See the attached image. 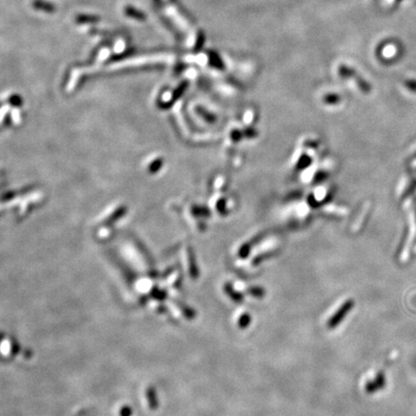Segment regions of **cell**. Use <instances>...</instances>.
Instances as JSON below:
<instances>
[{
  "label": "cell",
  "mask_w": 416,
  "mask_h": 416,
  "mask_svg": "<svg viewBox=\"0 0 416 416\" xmlns=\"http://www.w3.org/2000/svg\"><path fill=\"white\" fill-rule=\"evenodd\" d=\"M414 211H415V218H416V199H415V201H414Z\"/></svg>",
  "instance_id": "52a82bcc"
},
{
  "label": "cell",
  "mask_w": 416,
  "mask_h": 416,
  "mask_svg": "<svg viewBox=\"0 0 416 416\" xmlns=\"http://www.w3.org/2000/svg\"><path fill=\"white\" fill-rule=\"evenodd\" d=\"M163 1H165V2H169L170 0H163Z\"/></svg>",
  "instance_id": "ba28073f"
},
{
  "label": "cell",
  "mask_w": 416,
  "mask_h": 416,
  "mask_svg": "<svg viewBox=\"0 0 416 416\" xmlns=\"http://www.w3.org/2000/svg\"><path fill=\"white\" fill-rule=\"evenodd\" d=\"M354 305V302L352 299L347 300L346 302H344L343 304L340 306V308L335 312L333 314V317L328 321V324H327L328 328L329 329H334L335 327H337L345 318V315L351 311V309L353 308Z\"/></svg>",
  "instance_id": "6da1fadb"
},
{
  "label": "cell",
  "mask_w": 416,
  "mask_h": 416,
  "mask_svg": "<svg viewBox=\"0 0 416 416\" xmlns=\"http://www.w3.org/2000/svg\"><path fill=\"white\" fill-rule=\"evenodd\" d=\"M248 291H249V294H250V295L253 296V297H255V298H262V297H264V295H265L264 289L261 288V287H258V286L250 287V288H249Z\"/></svg>",
  "instance_id": "277c9868"
},
{
  "label": "cell",
  "mask_w": 416,
  "mask_h": 416,
  "mask_svg": "<svg viewBox=\"0 0 416 416\" xmlns=\"http://www.w3.org/2000/svg\"><path fill=\"white\" fill-rule=\"evenodd\" d=\"M250 314L245 313V314H243V315L240 317L239 321H238V326H239L241 329H245V328H247V327L250 325Z\"/></svg>",
  "instance_id": "5b68a950"
},
{
  "label": "cell",
  "mask_w": 416,
  "mask_h": 416,
  "mask_svg": "<svg viewBox=\"0 0 416 416\" xmlns=\"http://www.w3.org/2000/svg\"><path fill=\"white\" fill-rule=\"evenodd\" d=\"M225 289H226L227 293L229 294V297H230L234 302H242V301H243V296H242L240 293H238V292L234 291L233 288H232L229 284L226 285Z\"/></svg>",
  "instance_id": "3957f363"
},
{
  "label": "cell",
  "mask_w": 416,
  "mask_h": 416,
  "mask_svg": "<svg viewBox=\"0 0 416 416\" xmlns=\"http://www.w3.org/2000/svg\"><path fill=\"white\" fill-rule=\"evenodd\" d=\"M385 383H386V381H385L384 372H380V373H378L377 376H376L374 381H369V382L366 384L365 390H366L367 393L372 394V393H374L376 391L384 388Z\"/></svg>",
  "instance_id": "7a4b0ae2"
},
{
  "label": "cell",
  "mask_w": 416,
  "mask_h": 416,
  "mask_svg": "<svg viewBox=\"0 0 416 416\" xmlns=\"http://www.w3.org/2000/svg\"><path fill=\"white\" fill-rule=\"evenodd\" d=\"M405 85L408 90L416 93V80H407Z\"/></svg>",
  "instance_id": "8992f818"
}]
</instances>
